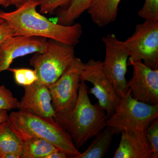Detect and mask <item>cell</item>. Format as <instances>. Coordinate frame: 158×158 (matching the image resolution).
Segmentation results:
<instances>
[{
    "instance_id": "cell-25",
    "label": "cell",
    "mask_w": 158,
    "mask_h": 158,
    "mask_svg": "<svg viewBox=\"0 0 158 158\" xmlns=\"http://www.w3.org/2000/svg\"><path fill=\"white\" fill-rule=\"evenodd\" d=\"M69 158L68 156L65 153L62 152L58 150L54 152L49 155L46 158Z\"/></svg>"
},
{
    "instance_id": "cell-3",
    "label": "cell",
    "mask_w": 158,
    "mask_h": 158,
    "mask_svg": "<svg viewBox=\"0 0 158 158\" xmlns=\"http://www.w3.org/2000/svg\"><path fill=\"white\" fill-rule=\"evenodd\" d=\"M88 85L81 81L77 100L69 120L67 131L77 148L106 127V113L98 103L93 104L88 93Z\"/></svg>"
},
{
    "instance_id": "cell-26",
    "label": "cell",
    "mask_w": 158,
    "mask_h": 158,
    "mask_svg": "<svg viewBox=\"0 0 158 158\" xmlns=\"http://www.w3.org/2000/svg\"><path fill=\"white\" fill-rule=\"evenodd\" d=\"M9 114L6 110H0V124L8 121Z\"/></svg>"
},
{
    "instance_id": "cell-14",
    "label": "cell",
    "mask_w": 158,
    "mask_h": 158,
    "mask_svg": "<svg viewBox=\"0 0 158 158\" xmlns=\"http://www.w3.org/2000/svg\"><path fill=\"white\" fill-rule=\"evenodd\" d=\"M121 0H93L87 10L94 23L103 27L115 21Z\"/></svg>"
},
{
    "instance_id": "cell-28",
    "label": "cell",
    "mask_w": 158,
    "mask_h": 158,
    "mask_svg": "<svg viewBox=\"0 0 158 158\" xmlns=\"http://www.w3.org/2000/svg\"><path fill=\"white\" fill-rule=\"evenodd\" d=\"M0 6H2L7 8L10 6V5L8 0H0Z\"/></svg>"
},
{
    "instance_id": "cell-1",
    "label": "cell",
    "mask_w": 158,
    "mask_h": 158,
    "mask_svg": "<svg viewBox=\"0 0 158 158\" xmlns=\"http://www.w3.org/2000/svg\"><path fill=\"white\" fill-rule=\"evenodd\" d=\"M39 6V2L28 0L14 11H0V18L13 29L15 36L44 37L73 46L79 43L83 33L81 25H63L52 22L37 12Z\"/></svg>"
},
{
    "instance_id": "cell-4",
    "label": "cell",
    "mask_w": 158,
    "mask_h": 158,
    "mask_svg": "<svg viewBox=\"0 0 158 158\" xmlns=\"http://www.w3.org/2000/svg\"><path fill=\"white\" fill-rule=\"evenodd\" d=\"M84 65L81 59L76 57L68 69L48 87L55 111L54 120L66 131L77 100L81 74Z\"/></svg>"
},
{
    "instance_id": "cell-7",
    "label": "cell",
    "mask_w": 158,
    "mask_h": 158,
    "mask_svg": "<svg viewBox=\"0 0 158 158\" xmlns=\"http://www.w3.org/2000/svg\"><path fill=\"white\" fill-rule=\"evenodd\" d=\"M124 43L129 52L127 62L143 61L152 69H158V20L145 19L138 24Z\"/></svg>"
},
{
    "instance_id": "cell-16",
    "label": "cell",
    "mask_w": 158,
    "mask_h": 158,
    "mask_svg": "<svg viewBox=\"0 0 158 158\" xmlns=\"http://www.w3.org/2000/svg\"><path fill=\"white\" fill-rule=\"evenodd\" d=\"M23 141L14 131L8 121L0 124V156L14 154L20 158Z\"/></svg>"
},
{
    "instance_id": "cell-8",
    "label": "cell",
    "mask_w": 158,
    "mask_h": 158,
    "mask_svg": "<svg viewBox=\"0 0 158 158\" xmlns=\"http://www.w3.org/2000/svg\"><path fill=\"white\" fill-rule=\"evenodd\" d=\"M102 41L106 48L103 67L118 96L122 97L130 91L126 77L129 52L124 41L118 40L114 34L103 37Z\"/></svg>"
},
{
    "instance_id": "cell-20",
    "label": "cell",
    "mask_w": 158,
    "mask_h": 158,
    "mask_svg": "<svg viewBox=\"0 0 158 158\" xmlns=\"http://www.w3.org/2000/svg\"><path fill=\"white\" fill-rule=\"evenodd\" d=\"M144 135L146 137L150 147L151 149L152 155L151 158H158V119L151 123L148 127L144 131Z\"/></svg>"
},
{
    "instance_id": "cell-6",
    "label": "cell",
    "mask_w": 158,
    "mask_h": 158,
    "mask_svg": "<svg viewBox=\"0 0 158 158\" xmlns=\"http://www.w3.org/2000/svg\"><path fill=\"white\" fill-rule=\"evenodd\" d=\"M158 117V105L138 101L129 91L120 98L115 112L107 119L106 126L113 128L115 134H120L125 130L144 131Z\"/></svg>"
},
{
    "instance_id": "cell-13",
    "label": "cell",
    "mask_w": 158,
    "mask_h": 158,
    "mask_svg": "<svg viewBox=\"0 0 158 158\" xmlns=\"http://www.w3.org/2000/svg\"><path fill=\"white\" fill-rule=\"evenodd\" d=\"M113 158H151L152 152L144 131L125 130Z\"/></svg>"
},
{
    "instance_id": "cell-29",
    "label": "cell",
    "mask_w": 158,
    "mask_h": 158,
    "mask_svg": "<svg viewBox=\"0 0 158 158\" xmlns=\"http://www.w3.org/2000/svg\"><path fill=\"white\" fill-rule=\"evenodd\" d=\"M5 22V21H4V20L0 18V24L2 23Z\"/></svg>"
},
{
    "instance_id": "cell-30",
    "label": "cell",
    "mask_w": 158,
    "mask_h": 158,
    "mask_svg": "<svg viewBox=\"0 0 158 158\" xmlns=\"http://www.w3.org/2000/svg\"><path fill=\"white\" fill-rule=\"evenodd\" d=\"M34 1H37V2H40L41 0H34Z\"/></svg>"
},
{
    "instance_id": "cell-11",
    "label": "cell",
    "mask_w": 158,
    "mask_h": 158,
    "mask_svg": "<svg viewBox=\"0 0 158 158\" xmlns=\"http://www.w3.org/2000/svg\"><path fill=\"white\" fill-rule=\"evenodd\" d=\"M48 40L44 37L14 36L0 46V73L8 70L15 59L29 54L42 52Z\"/></svg>"
},
{
    "instance_id": "cell-10",
    "label": "cell",
    "mask_w": 158,
    "mask_h": 158,
    "mask_svg": "<svg viewBox=\"0 0 158 158\" xmlns=\"http://www.w3.org/2000/svg\"><path fill=\"white\" fill-rule=\"evenodd\" d=\"M133 68L128 83L132 97L138 101L158 105V69H152L141 61L127 62Z\"/></svg>"
},
{
    "instance_id": "cell-31",
    "label": "cell",
    "mask_w": 158,
    "mask_h": 158,
    "mask_svg": "<svg viewBox=\"0 0 158 158\" xmlns=\"http://www.w3.org/2000/svg\"><path fill=\"white\" fill-rule=\"evenodd\" d=\"M0 158H1V156H0Z\"/></svg>"
},
{
    "instance_id": "cell-5",
    "label": "cell",
    "mask_w": 158,
    "mask_h": 158,
    "mask_svg": "<svg viewBox=\"0 0 158 158\" xmlns=\"http://www.w3.org/2000/svg\"><path fill=\"white\" fill-rule=\"evenodd\" d=\"M75 58L74 46L50 39L45 50L34 53L30 64L36 72L37 81L48 88L68 69Z\"/></svg>"
},
{
    "instance_id": "cell-19",
    "label": "cell",
    "mask_w": 158,
    "mask_h": 158,
    "mask_svg": "<svg viewBox=\"0 0 158 158\" xmlns=\"http://www.w3.org/2000/svg\"><path fill=\"white\" fill-rule=\"evenodd\" d=\"M8 70L13 73L15 83L23 87L30 86L37 81V74L34 69L9 67Z\"/></svg>"
},
{
    "instance_id": "cell-24",
    "label": "cell",
    "mask_w": 158,
    "mask_h": 158,
    "mask_svg": "<svg viewBox=\"0 0 158 158\" xmlns=\"http://www.w3.org/2000/svg\"><path fill=\"white\" fill-rule=\"evenodd\" d=\"M15 36L13 29L6 22L0 24V46Z\"/></svg>"
},
{
    "instance_id": "cell-17",
    "label": "cell",
    "mask_w": 158,
    "mask_h": 158,
    "mask_svg": "<svg viewBox=\"0 0 158 158\" xmlns=\"http://www.w3.org/2000/svg\"><path fill=\"white\" fill-rule=\"evenodd\" d=\"M59 150L48 141L40 138L23 140L20 158H46L51 153Z\"/></svg>"
},
{
    "instance_id": "cell-2",
    "label": "cell",
    "mask_w": 158,
    "mask_h": 158,
    "mask_svg": "<svg viewBox=\"0 0 158 158\" xmlns=\"http://www.w3.org/2000/svg\"><path fill=\"white\" fill-rule=\"evenodd\" d=\"M8 122L23 141L40 138L48 141L69 158H76L81 154L69 133L54 119L18 111L9 114Z\"/></svg>"
},
{
    "instance_id": "cell-12",
    "label": "cell",
    "mask_w": 158,
    "mask_h": 158,
    "mask_svg": "<svg viewBox=\"0 0 158 158\" xmlns=\"http://www.w3.org/2000/svg\"><path fill=\"white\" fill-rule=\"evenodd\" d=\"M23 88L24 94L17 109L39 117L54 119L55 111L48 87L36 81Z\"/></svg>"
},
{
    "instance_id": "cell-18",
    "label": "cell",
    "mask_w": 158,
    "mask_h": 158,
    "mask_svg": "<svg viewBox=\"0 0 158 158\" xmlns=\"http://www.w3.org/2000/svg\"><path fill=\"white\" fill-rule=\"evenodd\" d=\"M93 0H71L67 7L62 9L57 17L58 23L71 25L82 14L88 10Z\"/></svg>"
},
{
    "instance_id": "cell-21",
    "label": "cell",
    "mask_w": 158,
    "mask_h": 158,
    "mask_svg": "<svg viewBox=\"0 0 158 158\" xmlns=\"http://www.w3.org/2000/svg\"><path fill=\"white\" fill-rule=\"evenodd\" d=\"M19 101L5 85L0 86V110H11L17 109Z\"/></svg>"
},
{
    "instance_id": "cell-27",
    "label": "cell",
    "mask_w": 158,
    "mask_h": 158,
    "mask_svg": "<svg viewBox=\"0 0 158 158\" xmlns=\"http://www.w3.org/2000/svg\"><path fill=\"white\" fill-rule=\"evenodd\" d=\"M10 6H14L17 8L23 5L28 0H8Z\"/></svg>"
},
{
    "instance_id": "cell-15",
    "label": "cell",
    "mask_w": 158,
    "mask_h": 158,
    "mask_svg": "<svg viewBox=\"0 0 158 158\" xmlns=\"http://www.w3.org/2000/svg\"><path fill=\"white\" fill-rule=\"evenodd\" d=\"M115 134L112 127L107 126L94 137V139L85 151L76 158H102L108 152Z\"/></svg>"
},
{
    "instance_id": "cell-23",
    "label": "cell",
    "mask_w": 158,
    "mask_h": 158,
    "mask_svg": "<svg viewBox=\"0 0 158 158\" xmlns=\"http://www.w3.org/2000/svg\"><path fill=\"white\" fill-rule=\"evenodd\" d=\"M71 0H41L40 2V12L42 14H52L59 7L67 6Z\"/></svg>"
},
{
    "instance_id": "cell-9",
    "label": "cell",
    "mask_w": 158,
    "mask_h": 158,
    "mask_svg": "<svg viewBox=\"0 0 158 158\" xmlns=\"http://www.w3.org/2000/svg\"><path fill=\"white\" fill-rule=\"evenodd\" d=\"M81 80L92 84L93 87L88 90V94L97 99L98 103L105 110L108 118L111 116L115 112L120 98L105 73L103 62L91 59L85 63Z\"/></svg>"
},
{
    "instance_id": "cell-22",
    "label": "cell",
    "mask_w": 158,
    "mask_h": 158,
    "mask_svg": "<svg viewBox=\"0 0 158 158\" xmlns=\"http://www.w3.org/2000/svg\"><path fill=\"white\" fill-rule=\"evenodd\" d=\"M138 15L145 20H158V0H145Z\"/></svg>"
}]
</instances>
